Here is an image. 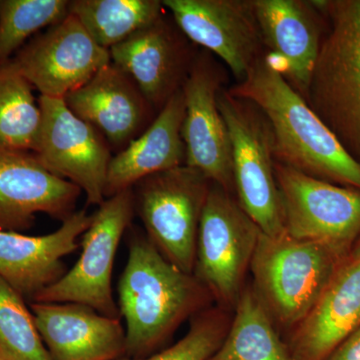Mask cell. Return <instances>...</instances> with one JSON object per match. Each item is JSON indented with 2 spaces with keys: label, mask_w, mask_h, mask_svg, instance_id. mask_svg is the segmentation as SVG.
Returning <instances> with one entry per match:
<instances>
[{
  "label": "cell",
  "mask_w": 360,
  "mask_h": 360,
  "mask_svg": "<svg viewBox=\"0 0 360 360\" xmlns=\"http://www.w3.org/2000/svg\"><path fill=\"white\" fill-rule=\"evenodd\" d=\"M162 4L187 39L219 56L239 82L264 56L252 0H165Z\"/></svg>",
  "instance_id": "obj_13"
},
{
  "label": "cell",
  "mask_w": 360,
  "mask_h": 360,
  "mask_svg": "<svg viewBox=\"0 0 360 360\" xmlns=\"http://www.w3.org/2000/svg\"><path fill=\"white\" fill-rule=\"evenodd\" d=\"M25 77L7 65H0V148L34 153L42 112Z\"/></svg>",
  "instance_id": "obj_24"
},
{
  "label": "cell",
  "mask_w": 360,
  "mask_h": 360,
  "mask_svg": "<svg viewBox=\"0 0 360 360\" xmlns=\"http://www.w3.org/2000/svg\"><path fill=\"white\" fill-rule=\"evenodd\" d=\"M186 115L182 89L177 91L139 137L112 156L106 179L105 200L134 188L151 175L186 165L181 136Z\"/></svg>",
  "instance_id": "obj_21"
},
{
  "label": "cell",
  "mask_w": 360,
  "mask_h": 360,
  "mask_svg": "<svg viewBox=\"0 0 360 360\" xmlns=\"http://www.w3.org/2000/svg\"><path fill=\"white\" fill-rule=\"evenodd\" d=\"M82 193L51 174L32 153L0 148V229L22 233L39 213L65 221L77 212Z\"/></svg>",
  "instance_id": "obj_15"
},
{
  "label": "cell",
  "mask_w": 360,
  "mask_h": 360,
  "mask_svg": "<svg viewBox=\"0 0 360 360\" xmlns=\"http://www.w3.org/2000/svg\"><path fill=\"white\" fill-rule=\"evenodd\" d=\"M224 71L207 52L198 54L182 87L186 115L181 136L186 165L227 193L234 191L231 137L217 98Z\"/></svg>",
  "instance_id": "obj_12"
},
{
  "label": "cell",
  "mask_w": 360,
  "mask_h": 360,
  "mask_svg": "<svg viewBox=\"0 0 360 360\" xmlns=\"http://www.w3.org/2000/svg\"><path fill=\"white\" fill-rule=\"evenodd\" d=\"M110 63V51L97 44L70 13L25 45L6 63L41 96L65 98Z\"/></svg>",
  "instance_id": "obj_11"
},
{
  "label": "cell",
  "mask_w": 360,
  "mask_h": 360,
  "mask_svg": "<svg viewBox=\"0 0 360 360\" xmlns=\"http://www.w3.org/2000/svg\"><path fill=\"white\" fill-rule=\"evenodd\" d=\"M0 359L52 360L25 298L0 277Z\"/></svg>",
  "instance_id": "obj_26"
},
{
  "label": "cell",
  "mask_w": 360,
  "mask_h": 360,
  "mask_svg": "<svg viewBox=\"0 0 360 360\" xmlns=\"http://www.w3.org/2000/svg\"><path fill=\"white\" fill-rule=\"evenodd\" d=\"M350 255H360V238L359 240H357V243H355L354 250H352Z\"/></svg>",
  "instance_id": "obj_29"
},
{
  "label": "cell",
  "mask_w": 360,
  "mask_h": 360,
  "mask_svg": "<svg viewBox=\"0 0 360 360\" xmlns=\"http://www.w3.org/2000/svg\"><path fill=\"white\" fill-rule=\"evenodd\" d=\"M229 328L222 312L205 310L194 316L186 336L172 347L144 359L117 360H208L224 342Z\"/></svg>",
  "instance_id": "obj_27"
},
{
  "label": "cell",
  "mask_w": 360,
  "mask_h": 360,
  "mask_svg": "<svg viewBox=\"0 0 360 360\" xmlns=\"http://www.w3.org/2000/svg\"><path fill=\"white\" fill-rule=\"evenodd\" d=\"M360 328V255H349L302 323L295 329L292 360H326Z\"/></svg>",
  "instance_id": "obj_20"
},
{
  "label": "cell",
  "mask_w": 360,
  "mask_h": 360,
  "mask_svg": "<svg viewBox=\"0 0 360 360\" xmlns=\"http://www.w3.org/2000/svg\"><path fill=\"white\" fill-rule=\"evenodd\" d=\"M176 23L162 15L110 49L111 63L134 78L153 110L182 89L198 54Z\"/></svg>",
  "instance_id": "obj_14"
},
{
  "label": "cell",
  "mask_w": 360,
  "mask_h": 360,
  "mask_svg": "<svg viewBox=\"0 0 360 360\" xmlns=\"http://www.w3.org/2000/svg\"><path fill=\"white\" fill-rule=\"evenodd\" d=\"M42 124L33 155L51 174L82 189L89 205L105 200L111 148L101 132L78 117L65 98L39 97Z\"/></svg>",
  "instance_id": "obj_10"
},
{
  "label": "cell",
  "mask_w": 360,
  "mask_h": 360,
  "mask_svg": "<svg viewBox=\"0 0 360 360\" xmlns=\"http://www.w3.org/2000/svg\"><path fill=\"white\" fill-rule=\"evenodd\" d=\"M217 103L231 137L238 205L264 234L283 236L286 231L269 122L257 106L227 90H220Z\"/></svg>",
  "instance_id": "obj_6"
},
{
  "label": "cell",
  "mask_w": 360,
  "mask_h": 360,
  "mask_svg": "<svg viewBox=\"0 0 360 360\" xmlns=\"http://www.w3.org/2000/svg\"><path fill=\"white\" fill-rule=\"evenodd\" d=\"M158 0H73L70 13L103 49L124 41L162 15Z\"/></svg>",
  "instance_id": "obj_23"
},
{
  "label": "cell",
  "mask_w": 360,
  "mask_h": 360,
  "mask_svg": "<svg viewBox=\"0 0 360 360\" xmlns=\"http://www.w3.org/2000/svg\"><path fill=\"white\" fill-rule=\"evenodd\" d=\"M134 213L132 188L97 206L91 224L80 238L82 253L77 264L32 302L78 303L105 316L120 317L112 292L113 265Z\"/></svg>",
  "instance_id": "obj_8"
},
{
  "label": "cell",
  "mask_w": 360,
  "mask_h": 360,
  "mask_svg": "<svg viewBox=\"0 0 360 360\" xmlns=\"http://www.w3.org/2000/svg\"><path fill=\"white\" fill-rule=\"evenodd\" d=\"M328 14L305 101L360 165V0L312 1Z\"/></svg>",
  "instance_id": "obj_3"
},
{
  "label": "cell",
  "mask_w": 360,
  "mask_h": 360,
  "mask_svg": "<svg viewBox=\"0 0 360 360\" xmlns=\"http://www.w3.org/2000/svg\"><path fill=\"white\" fill-rule=\"evenodd\" d=\"M30 311L52 360H117L125 356L120 317L78 303L32 302Z\"/></svg>",
  "instance_id": "obj_18"
},
{
  "label": "cell",
  "mask_w": 360,
  "mask_h": 360,
  "mask_svg": "<svg viewBox=\"0 0 360 360\" xmlns=\"http://www.w3.org/2000/svg\"><path fill=\"white\" fill-rule=\"evenodd\" d=\"M264 45L283 77L305 99L321 51V25L312 1L252 0Z\"/></svg>",
  "instance_id": "obj_19"
},
{
  "label": "cell",
  "mask_w": 360,
  "mask_h": 360,
  "mask_svg": "<svg viewBox=\"0 0 360 360\" xmlns=\"http://www.w3.org/2000/svg\"><path fill=\"white\" fill-rule=\"evenodd\" d=\"M117 293L129 359L149 356L186 319L203 311L212 297L194 274L176 269L136 231L130 234Z\"/></svg>",
  "instance_id": "obj_2"
},
{
  "label": "cell",
  "mask_w": 360,
  "mask_h": 360,
  "mask_svg": "<svg viewBox=\"0 0 360 360\" xmlns=\"http://www.w3.org/2000/svg\"><path fill=\"white\" fill-rule=\"evenodd\" d=\"M257 106L272 135L274 160L315 179L360 191V165L345 150L269 56L227 90Z\"/></svg>",
  "instance_id": "obj_1"
},
{
  "label": "cell",
  "mask_w": 360,
  "mask_h": 360,
  "mask_svg": "<svg viewBox=\"0 0 360 360\" xmlns=\"http://www.w3.org/2000/svg\"><path fill=\"white\" fill-rule=\"evenodd\" d=\"M208 360H292L253 286L243 288L224 342Z\"/></svg>",
  "instance_id": "obj_22"
},
{
  "label": "cell",
  "mask_w": 360,
  "mask_h": 360,
  "mask_svg": "<svg viewBox=\"0 0 360 360\" xmlns=\"http://www.w3.org/2000/svg\"><path fill=\"white\" fill-rule=\"evenodd\" d=\"M284 226L345 260L360 238V191L315 179L274 161Z\"/></svg>",
  "instance_id": "obj_7"
},
{
  "label": "cell",
  "mask_w": 360,
  "mask_h": 360,
  "mask_svg": "<svg viewBox=\"0 0 360 360\" xmlns=\"http://www.w3.org/2000/svg\"><path fill=\"white\" fill-rule=\"evenodd\" d=\"M343 262L311 241L262 232L250 264L253 288L272 321L295 329Z\"/></svg>",
  "instance_id": "obj_4"
},
{
  "label": "cell",
  "mask_w": 360,
  "mask_h": 360,
  "mask_svg": "<svg viewBox=\"0 0 360 360\" xmlns=\"http://www.w3.org/2000/svg\"><path fill=\"white\" fill-rule=\"evenodd\" d=\"M0 360H2L1 359H0Z\"/></svg>",
  "instance_id": "obj_30"
},
{
  "label": "cell",
  "mask_w": 360,
  "mask_h": 360,
  "mask_svg": "<svg viewBox=\"0 0 360 360\" xmlns=\"http://www.w3.org/2000/svg\"><path fill=\"white\" fill-rule=\"evenodd\" d=\"M212 184L184 165L146 177L132 188L146 238L186 274L194 272L201 214Z\"/></svg>",
  "instance_id": "obj_5"
},
{
  "label": "cell",
  "mask_w": 360,
  "mask_h": 360,
  "mask_svg": "<svg viewBox=\"0 0 360 360\" xmlns=\"http://www.w3.org/2000/svg\"><path fill=\"white\" fill-rule=\"evenodd\" d=\"M91 219L86 210H79L58 231L45 236L0 229V277L25 300L33 302L68 271L63 259L78 250Z\"/></svg>",
  "instance_id": "obj_17"
},
{
  "label": "cell",
  "mask_w": 360,
  "mask_h": 360,
  "mask_svg": "<svg viewBox=\"0 0 360 360\" xmlns=\"http://www.w3.org/2000/svg\"><path fill=\"white\" fill-rule=\"evenodd\" d=\"M68 0H0V65L23 47L26 39L70 14Z\"/></svg>",
  "instance_id": "obj_25"
},
{
  "label": "cell",
  "mask_w": 360,
  "mask_h": 360,
  "mask_svg": "<svg viewBox=\"0 0 360 360\" xmlns=\"http://www.w3.org/2000/svg\"><path fill=\"white\" fill-rule=\"evenodd\" d=\"M262 232L231 193L212 184L201 214L193 274L222 304L236 307Z\"/></svg>",
  "instance_id": "obj_9"
},
{
  "label": "cell",
  "mask_w": 360,
  "mask_h": 360,
  "mask_svg": "<svg viewBox=\"0 0 360 360\" xmlns=\"http://www.w3.org/2000/svg\"><path fill=\"white\" fill-rule=\"evenodd\" d=\"M75 115L122 151L153 122V110L134 78L112 63L65 97ZM118 151V153H120Z\"/></svg>",
  "instance_id": "obj_16"
},
{
  "label": "cell",
  "mask_w": 360,
  "mask_h": 360,
  "mask_svg": "<svg viewBox=\"0 0 360 360\" xmlns=\"http://www.w3.org/2000/svg\"><path fill=\"white\" fill-rule=\"evenodd\" d=\"M326 360H360V328L342 341Z\"/></svg>",
  "instance_id": "obj_28"
}]
</instances>
